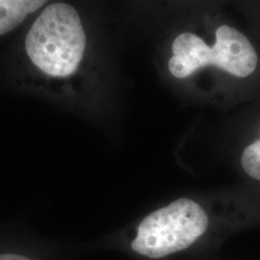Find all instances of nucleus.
Listing matches in <instances>:
<instances>
[{
  "label": "nucleus",
  "instance_id": "f257e3e1",
  "mask_svg": "<svg viewBox=\"0 0 260 260\" xmlns=\"http://www.w3.org/2000/svg\"><path fill=\"white\" fill-rule=\"evenodd\" d=\"M259 54L247 35L229 24L214 30V40L183 31L171 44L168 69L175 79L187 80L200 70L214 68L236 79L251 77L258 69Z\"/></svg>",
  "mask_w": 260,
  "mask_h": 260
},
{
  "label": "nucleus",
  "instance_id": "f03ea898",
  "mask_svg": "<svg viewBox=\"0 0 260 260\" xmlns=\"http://www.w3.org/2000/svg\"><path fill=\"white\" fill-rule=\"evenodd\" d=\"M213 226L207 207L191 198H178L140 222L133 251L149 259L177 254L203 241Z\"/></svg>",
  "mask_w": 260,
  "mask_h": 260
},
{
  "label": "nucleus",
  "instance_id": "7ed1b4c3",
  "mask_svg": "<svg viewBox=\"0 0 260 260\" xmlns=\"http://www.w3.org/2000/svg\"><path fill=\"white\" fill-rule=\"evenodd\" d=\"M86 32L74 6L57 3L47 6L25 38L32 64L52 77L76 73L86 50Z\"/></svg>",
  "mask_w": 260,
  "mask_h": 260
},
{
  "label": "nucleus",
  "instance_id": "20e7f679",
  "mask_svg": "<svg viewBox=\"0 0 260 260\" xmlns=\"http://www.w3.org/2000/svg\"><path fill=\"white\" fill-rule=\"evenodd\" d=\"M47 0H0V35L11 31Z\"/></svg>",
  "mask_w": 260,
  "mask_h": 260
},
{
  "label": "nucleus",
  "instance_id": "39448f33",
  "mask_svg": "<svg viewBox=\"0 0 260 260\" xmlns=\"http://www.w3.org/2000/svg\"><path fill=\"white\" fill-rule=\"evenodd\" d=\"M240 162L247 176L260 182V138L246 146L241 153Z\"/></svg>",
  "mask_w": 260,
  "mask_h": 260
},
{
  "label": "nucleus",
  "instance_id": "423d86ee",
  "mask_svg": "<svg viewBox=\"0 0 260 260\" xmlns=\"http://www.w3.org/2000/svg\"><path fill=\"white\" fill-rule=\"evenodd\" d=\"M0 260H30V259L18 254H0Z\"/></svg>",
  "mask_w": 260,
  "mask_h": 260
}]
</instances>
